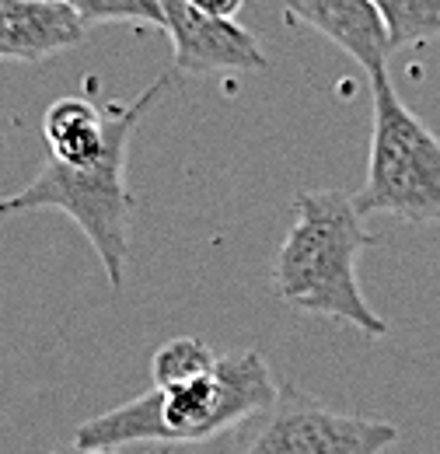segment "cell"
<instances>
[{
    "label": "cell",
    "mask_w": 440,
    "mask_h": 454,
    "mask_svg": "<svg viewBox=\"0 0 440 454\" xmlns=\"http://www.w3.org/2000/svg\"><path fill=\"white\" fill-rule=\"evenodd\" d=\"M70 7L84 25H106V21H133V25H158L165 28L161 0H56Z\"/></svg>",
    "instance_id": "cell-12"
},
{
    "label": "cell",
    "mask_w": 440,
    "mask_h": 454,
    "mask_svg": "<svg viewBox=\"0 0 440 454\" xmlns=\"http://www.w3.org/2000/svg\"><path fill=\"white\" fill-rule=\"evenodd\" d=\"M43 137L50 147V158L59 165H88L102 154L106 147V119L98 115V106L67 95L46 109L43 119Z\"/></svg>",
    "instance_id": "cell-9"
},
{
    "label": "cell",
    "mask_w": 440,
    "mask_h": 454,
    "mask_svg": "<svg viewBox=\"0 0 440 454\" xmlns=\"http://www.w3.org/2000/svg\"><path fill=\"white\" fill-rule=\"evenodd\" d=\"M391 50L440 39V0H374Z\"/></svg>",
    "instance_id": "cell-11"
},
{
    "label": "cell",
    "mask_w": 440,
    "mask_h": 454,
    "mask_svg": "<svg viewBox=\"0 0 440 454\" xmlns=\"http://www.w3.org/2000/svg\"><path fill=\"white\" fill-rule=\"evenodd\" d=\"M165 32L171 35V67L185 77L217 70H266V53L238 21L210 18L189 0H161Z\"/></svg>",
    "instance_id": "cell-6"
},
{
    "label": "cell",
    "mask_w": 440,
    "mask_h": 454,
    "mask_svg": "<svg viewBox=\"0 0 440 454\" xmlns=\"http://www.w3.org/2000/svg\"><path fill=\"white\" fill-rule=\"evenodd\" d=\"M371 161L360 192H353L357 210L409 224H440V137L398 98L388 70L371 74Z\"/></svg>",
    "instance_id": "cell-4"
},
{
    "label": "cell",
    "mask_w": 440,
    "mask_h": 454,
    "mask_svg": "<svg viewBox=\"0 0 440 454\" xmlns=\"http://www.w3.org/2000/svg\"><path fill=\"white\" fill-rule=\"evenodd\" d=\"M189 4L210 18H227V21L245 7V0H189Z\"/></svg>",
    "instance_id": "cell-13"
},
{
    "label": "cell",
    "mask_w": 440,
    "mask_h": 454,
    "mask_svg": "<svg viewBox=\"0 0 440 454\" xmlns=\"http://www.w3.org/2000/svg\"><path fill=\"white\" fill-rule=\"evenodd\" d=\"M294 227L287 231L273 266L276 294L308 315L346 322L367 336H385L388 322L367 304L357 284V259L374 245L353 196L339 189H308L294 200Z\"/></svg>",
    "instance_id": "cell-2"
},
{
    "label": "cell",
    "mask_w": 440,
    "mask_h": 454,
    "mask_svg": "<svg viewBox=\"0 0 440 454\" xmlns=\"http://www.w3.org/2000/svg\"><path fill=\"white\" fill-rule=\"evenodd\" d=\"M276 395L279 385L266 356L259 349H238L220 356L217 367L196 381L151 388L102 416H91L77 427L74 444L88 451H115L137 441L196 444L270 412Z\"/></svg>",
    "instance_id": "cell-1"
},
{
    "label": "cell",
    "mask_w": 440,
    "mask_h": 454,
    "mask_svg": "<svg viewBox=\"0 0 440 454\" xmlns=\"http://www.w3.org/2000/svg\"><path fill=\"white\" fill-rule=\"evenodd\" d=\"M171 77H158L151 88L137 95L130 106H115L106 119V147L88 165H59L46 161L43 171L25 182L18 192L0 200V217L32 214V210H59L84 231L98 262L106 266L112 290H122L126 259H130V210L133 196L126 189V151L137 122L168 91Z\"/></svg>",
    "instance_id": "cell-3"
},
{
    "label": "cell",
    "mask_w": 440,
    "mask_h": 454,
    "mask_svg": "<svg viewBox=\"0 0 440 454\" xmlns=\"http://www.w3.org/2000/svg\"><path fill=\"white\" fill-rule=\"evenodd\" d=\"M88 25L56 0H7L0 4V59L43 63L81 46Z\"/></svg>",
    "instance_id": "cell-8"
},
{
    "label": "cell",
    "mask_w": 440,
    "mask_h": 454,
    "mask_svg": "<svg viewBox=\"0 0 440 454\" xmlns=\"http://www.w3.org/2000/svg\"><path fill=\"white\" fill-rule=\"evenodd\" d=\"M0 4H7V0H0Z\"/></svg>",
    "instance_id": "cell-15"
},
{
    "label": "cell",
    "mask_w": 440,
    "mask_h": 454,
    "mask_svg": "<svg viewBox=\"0 0 440 454\" xmlns=\"http://www.w3.org/2000/svg\"><path fill=\"white\" fill-rule=\"evenodd\" d=\"M287 21L326 35L367 74L388 70L391 43L374 0H287Z\"/></svg>",
    "instance_id": "cell-7"
},
{
    "label": "cell",
    "mask_w": 440,
    "mask_h": 454,
    "mask_svg": "<svg viewBox=\"0 0 440 454\" xmlns=\"http://www.w3.org/2000/svg\"><path fill=\"white\" fill-rule=\"evenodd\" d=\"M220 356H214V349L200 336H178V340H168L165 346L154 349L151 356V378H154V388H171V385H185V381H196L203 374H210L217 367Z\"/></svg>",
    "instance_id": "cell-10"
},
{
    "label": "cell",
    "mask_w": 440,
    "mask_h": 454,
    "mask_svg": "<svg viewBox=\"0 0 440 454\" xmlns=\"http://www.w3.org/2000/svg\"><path fill=\"white\" fill-rule=\"evenodd\" d=\"M50 454H115V451H88V448L70 444V448H59V451H50ZM161 454H171V451H161Z\"/></svg>",
    "instance_id": "cell-14"
},
{
    "label": "cell",
    "mask_w": 440,
    "mask_h": 454,
    "mask_svg": "<svg viewBox=\"0 0 440 454\" xmlns=\"http://www.w3.org/2000/svg\"><path fill=\"white\" fill-rule=\"evenodd\" d=\"M398 430L381 419L342 416L297 385H279L266 427L241 454H385Z\"/></svg>",
    "instance_id": "cell-5"
}]
</instances>
